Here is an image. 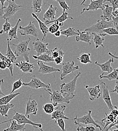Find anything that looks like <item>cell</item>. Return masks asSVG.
<instances>
[{"label": "cell", "instance_id": "cell-4", "mask_svg": "<svg viewBox=\"0 0 118 131\" xmlns=\"http://www.w3.org/2000/svg\"><path fill=\"white\" fill-rule=\"evenodd\" d=\"M101 18V17H100ZM101 20H98L96 23L90 27H88L84 29V31H88L89 33H97L101 34H105L102 32V30L104 28L113 27L114 24L112 21H107L102 18Z\"/></svg>", "mask_w": 118, "mask_h": 131}, {"label": "cell", "instance_id": "cell-36", "mask_svg": "<svg viewBox=\"0 0 118 131\" xmlns=\"http://www.w3.org/2000/svg\"><path fill=\"white\" fill-rule=\"evenodd\" d=\"M43 0H32V7L34 12L39 13L42 11Z\"/></svg>", "mask_w": 118, "mask_h": 131}, {"label": "cell", "instance_id": "cell-42", "mask_svg": "<svg viewBox=\"0 0 118 131\" xmlns=\"http://www.w3.org/2000/svg\"><path fill=\"white\" fill-rule=\"evenodd\" d=\"M76 130L78 131H96V128L93 126H86L84 127L83 124H80L78 125V127L77 128Z\"/></svg>", "mask_w": 118, "mask_h": 131}, {"label": "cell", "instance_id": "cell-33", "mask_svg": "<svg viewBox=\"0 0 118 131\" xmlns=\"http://www.w3.org/2000/svg\"><path fill=\"white\" fill-rule=\"evenodd\" d=\"M0 59L5 62L7 66V68H8L10 71L11 75L12 76H13V69H14V63L12 62V61L9 60L6 56L3 55L1 52L0 51Z\"/></svg>", "mask_w": 118, "mask_h": 131}, {"label": "cell", "instance_id": "cell-52", "mask_svg": "<svg viewBox=\"0 0 118 131\" xmlns=\"http://www.w3.org/2000/svg\"><path fill=\"white\" fill-rule=\"evenodd\" d=\"M6 6H4L3 7H0V18L3 16L4 14V13H5V8Z\"/></svg>", "mask_w": 118, "mask_h": 131}, {"label": "cell", "instance_id": "cell-7", "mask_svg": "<svg viewBox=\"0 0 118 131\" xmlns=\"http://www.w3.org/2000/svg\"><path fill=\"white\" fill-rule=\"evenodd\" d=\"M44 90H46L50 95V100L51 103L53 104V105L56 107L58 105V104L59 103H65L67 104H69L70 103V100H68L65 98L60 91L58 90H53L52 91V92H51V89H46L44 88Z\"/></svg>", "mask_w": 118, "mask_h": 131}, {"label": "cell", "instance_id": "cell-39", "mask_svg": "<svg viewBox=\"0 0 118 131\" xmlns=\"http://www.w3.org/2000/svg\"><path fill=\"white\" fill-rule=\"evenodd\" d=\"M5 22L3 25V28L0 31V34H2L4 33H6L7 34L12 26V24L9 22V20L7 19H5Z\"/></svg>", "mask_w": 118, "mask_h": 131}, {"label": "cell", "instance_id": "cell-51", "mask_svg": "<svg viewBox=\"0 0 118 131\" xmlns=\"http://www.w3.org/2000/svg\"><path fill=\"white\" fill-rule=\"evenodd\" d=\"M4 79H1L0 80V95H5V94L3 92V91H2V86H3V85L4 84Z\"/></svg>", "mask_w": 118, "mask_h": 131}, {"label": "cell", "instance_id": "cell-9", "mask_svg": "<svg viewBox=\"0 0 118 131\" xmlns=\"http://www.w3.org/2000/svg\"><path fill=\"white\" fill-rule=\"evenodd\" d=\"M62 64V73L60 76V79L61 81L64 80L68 75L79 69V66L74 65L75 63L74 61H72L71 62H64Z\"/></svg>", "mask_w": 118, "mask_h": 131}, {"label": "cell", "instance_id": "cell-21", "mask_svg": "<svg viewBox=\"0 0 118 131\" xmlns=\"http://www.w3.org/2000/svg\"><path fill=\"white\" fill-rule=\"evenodd\" d=\"M68 19H70L71 20L73 19V18L72 17L69 16H68V12H67L66 11H65L64 12H62L61 16H60L58 18H57L56 19H55L54 20H52V21H45V24L46 25H48V24H50L51 23H53L54 22H55L57 24H58L60 27H62L64 25V22L65 21L67 20H68Z\"/></svg>", "mask_w": 118, "mask_h": 131}, {"label": "cell", "instance_id": "cell-24", "mask_svg": "<svg viewBox=\"0 0 118 131\" xmlns=\"http://www.w3.org/2000/svg\"><path fill=\"white\" fill-rule=\"evenodd\" d=\"M92 34H93L94 35V38H93V39L95 45L96 49H98L100 47L104 48L103 45V42L104 40V38L103 37L106 36L107 34L97 33H92Z\"/></svg>", "mask_w": 118, "mask_h": 131}, {"label": "cell", "instance_id": "cell-26", "mask_svg": "<svg viewBox=\"0 0 118 131\" xmlns=\"http://www.w3.org/2000/svg\"><path fill=\"white\" fill-rule=\"evenodd\" d=\"M113 8L112 6H110L108 4L104 3V8L102 10V14L101 16V18H102L107 21L112 20Z\"/></svg>", "mask_w": 118, "mask_h": 131}, {"label": "cell", "instance_id": "cell-2", "mask_svg": "<svg viewBox=\"0 0 118 131\" xmlns=\"http://www.w3.org/2000/svg\"><path fill=\"white\" fill-rule=\"evenodd\" d=\"M31 38H29L27 40H21L18 43H12V45L16 47V49L14 52L17 57H22L26 61L29 62V54L31 49L29 47V43L31 40Z\"/></svg>", "mask_w": 118, "mask_h": 131}, {"label": "cell", "instance_id": "cell-32", "mask_svg": "<svg viewBox=\"0 0 118 131\" xmlns=\"http://www.w3.org/2000/svg\"><path fill=\"white\" fill-rule=\"evenodd\" d=\"M15 106V104L13 103H8L6 104L0 105V115L2 116H4L6 118L9 117L8 115V113L9 111L12 108Z\"/></svg>", "mask_w": 118, "mask_h": 131}, {"label": "cell", "instance_id": "cell-11", "mask_svg": "<svg viewBox=\"0 0 118 131\" xmlns=\"http://www.w3.org/2000/svg\"><path fill=\"white\" fill-rule=\"evenodd\" d=\"M34 23V22L30 21L29 24L26 26L23 27L19 25L18 28L23 31V32H22L21 31L19 32L21 35L22 36L31 35L37 38L38 36V32Z\"/></svg>", "mask_w": 118, "mask_h": 131}, {"label": "cell", "instance_id": "cell-53", "mask_svg": "<svg viewBox=\"0 0 118 131\" xmlns=\"http://www.w3.org/2000/svg\"><path fill=\"white\" fill-rule=\"evenodd\" d=\"M112 16H113L118 17V9H116L114 11H113L112 13Z\"/></svg>", "mask_w": 118, "mask_h": 131}, {"label": "cell", "instance_id": "cell-8", "mask_svg": "<svg viewBox=\"0 0 118 131\" xmlns=\"http://www.w3.org/2000/svg\"><path fill=\"white\" fill-rule=\"evenodd\" d=\"M100 87L102 90V97L105 102L107 107H108L110 111H112L115 107L116 106H114L112 104L111 98L110 94V91L109 90L108 86L106 85L105 82H103L102 81H101L100 83Z\"/></svg>", "mask_w": 118, "mask_h": 131}, {"label": "cell", "instance_id": "cell-37", "mask_svg": "<svg viewBox=\"0 0 118 131\" xmlns=\"http://www.w3.org/2000/svg\"><path fill=\"white\" fill-rule=\"evenodd\" d=\"M50 54L52 58L54 59L58 56L64 57V52L61 49H58L56 47L50 51Z\"/></svg>", "mask_w": 118, "mask_h": 131}, {"label": "cell", "instance_id": "cell-35", "mask_svg": "<svg viewBox=\"0 0 118 131\" xmlns=\"http://www.w3.org/2000/svg\"><path fill=\"white\" fill-rule=\"evenodd\" d=\"M60 32L62 35L65 36L67 38L78 34V32L73 27H69L66 29H61Z\"/></svg>", "mask_w": 118, "mask_h": 131}, {"label": "cell", "instance_id": "cell-1", "mask_svg": "<svg viewBox=\"0 0 118 131\" xmlns=\"http://www.w3.org/2000/svg\"><path fill=\"white\" fill-rule=\"evenodd\" d=\"M81 75V73L78 72L71 81L67 83H63L60 86V92L65 98L69 100L75 97L74 92L76 87V82Z\"/></svg>", "mask_w": 118, "mask_h": 131}, {"label": "cell", "instance_id": "cell-55", "mask_svg": "<svg viewBox=\"0 0 118 131\" xmlns=\"http://www.w3.org/2000/svg\"><path fill=\"white\" fill-rule=\"evenodd\" d=\"M9 0H0V3H1V7H4V4H5V3L6 2V1H8ZM12 1H15V0H12Z\"/></svg>", "mask_w": 118, "mask_h": 131}, {"label": "cell", "instance_id": "cell-28", "mask_svg": "<svg viewBox=\"0 0 118 131\" xmlns=\"http://www.w3.org/2000/svg\"><path fill=\"white\" fill-rule=\"evenodd\" d=\"M118 68L114 69L111 72L108 73L107 75H104V73L99 75V78L100 79H107L109 81L114 80L118 79Z\"/></svg>", "mask_w": 118, "mask_h": 131}, {"label": "cell", "instance_id": "cell-54", "mask_svg": "<svg viewBox=\"0 0 118 131\" xmlns=\"http://www.w3.org/2000/svg\"><path fill=\"white\" fill-rule=\"evenodd\" d=\"M54 35V36H55V37H59L61 34V32H60V30H57V31H56L54 33V34H53Z\"/></svg>", "mask_w": 118, "mask_h": 131}, {"label": "cell", "instance_id": "cell-17", "mask_svg": "<svg viewBox=\"0 0 118 131\" xmlns=\"http://www.w3.org/2000/svg\"><path fill=\"white\" fill-rule=\"evenodd\" d=\"M84 87L89 93V98L90 100L93 101L101 97V93L100 85H97L93 87H90L88 85H85Z\"/></svg>", "mask_w": 118, "mask_h": 131}, {"label": "cell", "instance_id": "cell-43", "mask_svg": "<svg viewBox=\"0 0 118 131\" xmlns=\"http://www.w3.org/2000/svg\"><path fill=\"white\" fill-rule=\"evenodd\" d=\"M57 2L59 6L63 9V12L66 11L67 10H69L70 8L68 6L67 3L65 2V0H54Z\"/></svg>", "mask_w": 118, "mask_h": 131}, {"label": "cell", "instance_id": "cell-38", "mask_svg": "<svg viewBox=\"0 0 118 131\" xmlns=\"http://www.w3.org/2000/svg\"><path fill=\"white\" fill-rule=\"evenodd\" d=\"M55 106L51 103H47L45 104L43 106V110L44 112L47 115H51L55 110Z\"/></svg>", "mask_w": 118, "mask_h": 131}, {"label": "cell", "instance_id": "cell-31", "mask_svg": "<svg viewBox=\"0 0 118 131\" xmlns=\"http://www.w3.org/2000/svg\"><path fill=\"white\" fill-rule=\"evenodd\" d=\"M20 93L19 92L17 93H10L9 95H4L2 97L0 98V105L6 104L10 102L11 100H12L14 98H15Z\"/></svg>", "mask_w": 118, "mask_h": 131}, {"label": "cell", "instance_id": "cell-49", "mask_svg": "<svg viewBox=\"0 0 118 131\" xmlns=\"http://www.w3.org/2000/svg\"><path fill=\"white\" fill-rule=\"evenodd\" d=\"M6 68H7V66L6 63L3 61H0V69L1 70H5Z\"/></svg>", "mask_w": 118, "mask_h": 131}, {"label": "cell", "instance_id": "cell-25", "mask_svg": "<svg viewBox=\"0 0 118 131\" xmlns=\"http://www.w3.org/2000/svg\"><path fill=\"white\" fill-rule=\"evenodd\" d=\"M9 122H11V126L10 127L8 126V128L5 129L4 131H23L25 130V124H19L15 120H10Z\"/></svg>", "mask_w": 118, "mask_h": 131}, {"label": "cell", "instance_id": "cell-44", "mask_svg": "<svg viewBox=\"0 0 118 131\" xmlns=\"http://www.w3.org/2000/svg\"><path fill=\"white\" fill-rule=\"evenodd\" d=\"M60 26L58 24L55 22L53 23V24L48 28V31L51 34H53L56 31L59 30Z\"/></svg>", "mask_w": 118, "mask_h": 131}, {"label": "cell", "instance_id": "cell-3", "mask_svg": "<svg viewBox=\"0 0 118 131\" xmlns=\"http://www.w3.org/2000/svg\"><path fill=\"white\" fill-rule=\"evenodd\" d=\"M12 110L15 113V115L13 116V118L11 119L8 120V121L3 122L0 123V124H3V123H7V122H9L10 120H15L19 124H25V125L28 124V125H30L33 126V127L34 128V129H39L41 131H43L42 129V125L41 124L33 122L32 121H31L29 118H27L25 115L20 114L18 112H17L14 110Z\"/></svg>", "mask_w": 118, "mask_h": 131}, {"label": "cell", "instance_id": "cell-41", "mask_svg": "<svg viewBox=\"0 0 118 131\" xmlns=\"http://www.w3.org/2000/svg\"><path fill=\"white\" fill-rule=\"evenodd\" d=\"M23 86V82L22 79H19L15 82H14L12 85V89L10 93H14L15 91L20 89Z\"/></svg>", "mask_w": 118, "mask_h": 131}, {"label": "cell", "instance_id": "cell-45", "mask_svg": "<svg viewBox=\"0 0 118 131\" xmlns=\"http://www.w3.org/2000/svg\"><path fill=\"white\" fill-rule=\"evenodd\" d=\"M55 123L58 126V127L60 128V129L63 131H66L65 129V125L63 118H59L55 119Z\"/></svg>", "mask_w": 118, "mask_h": 131}, {"label": "cell", "instance_id": "cell-13", "mask_svg": "<svg viewBox=\"0 0 118 131\" xmlns=\"http://www.w3.org/2000/svg\"><path fill=\"white\" fill-rule=\"evenodd\" d=\"M104 3L103 0H90V3L89 5L83 4L87 6V8H83L81 14H82L85 11H97L98 9H101L102 10L104 8Z\"/></svg>", "mask_w": 118, "mask_h": 131}, {"label": "cell", "instance_id": "cell-34", "mask_svg": "<svg viewBox=\"0 0 118 131\" xmlns=\"http://www.w3.org/2000/svg\"><path fill=\"white\" fill-rule=\"evenodd\" d=\"M91 54L90 53H81L79 57L77 58V60H78L82 64H91L92 63L90 60V57Z\"/></svg>", "mask_w": 118, "mask_h": 131}, {"label": "cell", "instance_id": "cell-5", "mask_svg": "<svg viewBox=\"0 0 118 131\" xmlns=\"http://www.w3.org/2000/svg\"><path fill=\"white\" fill-rule=\"evenodd\" d=\"M73 120L74 121V124L76 125H78L80 124H84L86 125L92 124L95 125L96 127L98 128L100 131H102V128L101 126L99 125L97 122L95 121L92 117L91 110H89L86 115H84L82 117H78L77 115H76L73 118Z\"/></svg>", "mask_w": 118, "mask_h": 131}, {"label": "cell", "instance_id": "cell-18", "mask_svg": "<svg viewBox=\"0 0 118 131\" xmlns=\"http://www.w3.org/2000/svg\"><path fill=\"white\" fill-rule=\"evenodd\" d=\"M15 65L17 66L19 70L23 72V75L26 73H32L35 69V66L33 64L26 61L16 62Z\"/></svg>", "mask_w": 118, "mask_h": 131}, {"label": "cell", "instance_id": "cell-56", "mask_svg": "<svg viewBox=\"0 0 118 131\" xmlns=\"http://www.w3.org/2000/svg\"><path fill=\"white\" fill-rule=\"evenodd\" d=\"M108 54H109V56H112L113 58H114L115 59H117V60H118V57L117 56H116V55H113L111 52H109V53H108Z\"/></svg>", "mask_w": 118, "mask_h": 131}, {"label": "cell", "instance_id": "cell-46", "mask_svg": "<svg viewBox=\"0 0 118 131\" xmlns=\"http://www.w3.org/2000/svg\"><path fill=\"white\" fill-rule=\"evenodd\" d=\"M63 61V57L62 56H58L57 58L54 59L53 62L56 65H61Z\"/></svg>", "mask_w": 118, "mask_h": 131}, {"label": "cell", "instance_id": "cell-59", "mask_svg": "<svg viewBox=\"0 0 118 131\" xmlns=\"http://www.w3.org/2000/svg\"><path fill=\"white\" fill-rule=\"evenodd\" d=\"M1 71H0V72H1Z\"/></svg>", "mask_w": 118, "mask_h": 131}, {"label": "cell", "instance_id": "cell-30", "mask_svg": "<svg viewBox=\"0 0 118 131\" xmlns=\"http://www.w3.org/2000/svg\"><path fill=\"white\" fill-rule=\"evenodd\" d=\"M33 58L35 60H37L38 61H41L42 62L47 63L53 62L54 61V59L50 56L49 53L47 52L43 53L39 56L33 55Z\"/></svg>", "mask_w": 118, "mask_h": 131}, {"label": "cell", "instance_id": "cell-50", "mask_svg": "<svg viewBox=\"0 0 118 131\" xmlns=\"http://www.w3.org/2000/svg\"><path fill=\"white\" fill-rule=\"evenodd\" d=\"M116 85H115V88L114 90H112L110 92H114V93H118V79H116Z\"/></svg>", "mask_w": 118, "mask_h": 131}, {"label": "cell", "instance_id": "cell-16", "mask_svg": "<svg viewBox=\"0 0 118 131\" xmlns=\"http://www.w3.org/2000/svg\"><path fill=\"white\" fill-rule=\"evenodd\" d=\"M53 112L51 114L50 120L57 119L59 118H63V119L69 120V118L65 115L64 111L66 109V106L65 105H61L58 107L56 106Z\"/></svg>", "mask_w": 118, "mask_h": 131}, {"label": "cell", "instance_id": "cell-47", "mask_svg": "<svg viewBox=\"0 0 118 131\" xmlns=\"http://www.w3.org/2000/svg\"><path fill=\"white\" fill-rule=\"evenodd\" d=\"M111 4V6L113 8V11H114L118 8V0H108Z\"/></svg>", "mask_w": 118, "mask_h": 131}, {"label": "cell", "instance_id": "cell-57", "mask_svg": "<svg viewBox=\"0 0 118 131\" xmlns=\"http://www.w3.org/2000/svg\"><path fill=\"white\" fill-rule=\"evenodd\" d=\"M86 0H83L82 2V3H81V5H83L84 4V2L86 1Z\"/></svg>", "mask_w": 118, "mask_h": 131}, {"label": "cell", "instance_id": "cell-48", "mask_svg": "<svg viewBox=\"0 0 118 131\" xmlns=\"http://www.w3.org/2000/svg\"><path fill=\"white\" fill-rule=\"evenodd\" d=\"M112 21L114 24V26L115 28L118 30V17H112Z\"/></svg>", "mask_w": 118, "mask_h": 131}, {"label": "cell", "instance_id": "cell-40", "mask_svg": "<svg viewBox=\"0 0 118 131\" xmlns=\"http://www.w3.org/2000/svg\"><path fill=\"white\" fill-rule=\"evenodd\" d=\"M102 32L109 35H117L118 34V30L113 27H109L104 28L102 30Z\"/></svg>", "mask_w": 118, "mask_h": 131}, {"label": "cell", "instance_id": "cell-15", "mask_svg": "<svg viewBox=\"0 0 118 131\" xmlns=\"http://www.w3.org/2000/svg\"><path fill=\"white\" fill-rule=\"evenodd\" d=\"M37 65L39 67L38 72L39 73L45 75L51 73H54V77H55V74L56 72H60V70L50 66L44 64L41 61H38Z\"/></svg>", "mask_w": 118, "mask_h": 131}, {"label": "cell", "instance_id": "cell-6", "mask_svg": "<svg viewBox=\"0 0 118 131\" xmlns=\"http://www.w3.org/2000/svg\"><path fill=\"white\" fill-rule=\"evenodd\" d=\"M7 2H8V6L5 7L4 14L0 19H7L8 20H9L13 17L23 6L18 5L15 2V1L9 0Z\"/></svg>", "mask_w": 118, "mask_h": 131}, {"label": "cell", "instance_id": "cell-10", "mask_svg": "<svg viewBox=\"0 0 118 131\" xmlns=\"http://www.w3.org/2000/svg\"><path fill=\"white\" fill-rule=\"evenodd\" d=\"M23 86L29 87L36 90H37L41 88H44L48 89H51V85L50 83L46 84L42 82L41 80H40L39 78H37L35 76H33V77H31V80L30 82L28 83L23 82Z\"/></svg>", "mask_w": 118, "mask_h": 131}, {"label": "cell", "instance_id": "cell-23", "mask_svg": "<svg viewBox=\"0 0 118 131\" xmlns=\"http://www.w3.org/2000/svg\"><path fill=\"white\" fill-rule=\"evenodd\" d=\"M32 16L33 17V18H35L37 21L38 22V24H39V28L40 30H41V32L43 34V37L41 41H43L45 39L46 36H47V34L48 32V27L47 26V25H46L45 24V23L43 22L41 20H40L39 19V18H38V17L37 15H36L34 13H31Z\"/></svg>", "mask_w": 118, "mask_h": 131}, {"label": "cell", "instance_id": "cell-58", "mask_svg": "<svg viewBox=\"0 0 118 131\" xmlns=\"http://www.w3.org/2000/svg\"><path fill=\"white\" fill-rule=\"evenodd\" d=\"M72 3H73V0H72Z\"/></svg>", "mask_w": 118, "mask_h": 131}, {"label": "cell", "instance_id": "cell-27", "mask_svg": "<svg viewBox=\"0 0 118 131\" xmlns=\"http://www.w3.org/2000/svg\"><path fill=\"white\" fill-rule=\"evenodd\" d=\"M21 22V19L19 18L18 20L16 25L14 27L11 28L9 32L7 34L8 36V38L10 41H11L13 39H18V37L17 36V31H18V27L19 25V23Z\"/></svg>", "mask_w": 118, "mask_h": 131}, {"label": "cell", "instance_id": "cell-22", "mask_svg": "<svg viewBox=\"0 0 118 131\" xmlns=\"http://www.w3.org/2000/svg\"><path fill=\"white\" fill-rule=\"evenodd\" d=\"M114 62V59L112 58L109 59L107 61H106L105 63H103L102 64L99 63L97 61H96L95 63L96 65L98 66L99 67H100L101 71L103 73H110L114 70V69L112 68L111 66V64Z\"/></svg>", "mask_w": 118, "mask_h": 131}, {"label": "cell", "instance_id": "cell-14", "mask_svg": "<svg viewBox=\"0 0 118 131\" xmlns=\"http://www.w3.org/2000/svg\"><path fill=\"white\" fill-rule=\"evenodd\" d=\"M31 96H30L26 104V112L25 115L28 118H30V115L32 114L36 115L38 112V103L35 100L31 99Z\"/></svg>", "mask_w": 118, "mask_h": 131}, {"label": "cell", "instance_id": "cell-29", "mask_svg": "<svg viewBox=\"0 0 118 131\" xmlns=\"http://www.w3.org/2000/svg\"><path fill=\"white\" fill-rule=\"evenodd\" d=\"M5 56H6L9 60H10L14 64L17 62V57L11 48L10 40L8 38H7V49Z\"/></svg>", "mask_w": 118, "mask_h": 131}, {"label": "cell", "instance_id": "cell-12", "mask_svg": "<svg viewBox=\"0 0 118 131\" xmlns=\"http://www.w3.org/2000/svg\"><path fill=\"white\" fill-rule=\"evenodd\" d=\"M32 46L34 51L36 52V56H39L41 54L45 52L50 53V51L48 49L47 47L49 46L48 43H44L39 38L32 42Z\"/></svg>", "mask_w": 118, "mask_h": 131}, {"label": "cell", "instance_id": "cell-20", "mask_svg": "<svg viewBox=\"0 0 118 131\" xmlns=\"http://www.w3.org/2000/svg\"><path fill=\"white\" fill-rule=\"evenodd\" d=\"M57 12V8L53 5H49V8L43 15V19L45 21H49L54 20Z\"/></svg>", "mask_w": 118, "mask_h": 131}, {"label": "cell", "instance_id": "cell-19", "mask_svg": "<svg viewBox=\"0 0 118 131\" xmlns=\"http://www.w3.org/2000/svg\"><path fill=\"white\" fill-rule=\"evenodd\" d=\"M78 32V34L76 35L75 38V40L77 42L83 41L86 43H88L89 46L91 45V40L92 37L90 35V33L86 31H81L80 30L78 29L76 30Z\"/></svg>", "mask_w": 118, "mask_h": 131}]
</instances>
